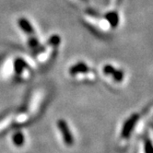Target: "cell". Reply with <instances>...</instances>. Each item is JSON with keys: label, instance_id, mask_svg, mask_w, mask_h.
<instances>
[{"label": "cell", "instance_id": "cell-5", "mask_svg": "<svg viewBox=\"0 0 153 153\" xmlns=\"http://www.w3.org/2000/svg\"><path fill=\"white\" fill-rule=\"evenodd\" d=\"M144 152L145 153H153V145L149 139H145L144 141Z\"/></svg>", "mask_w": 153, "mask_h": 153}, {"label": "cell", "instance_id": "cell-2", "mask_svg": "<svg viewBox=\"0 0 153 153\" xmlns=\"http://www.w3.org/2000/svg\"><path fill=\"white\" fill-rule=\"evenodd\" d=\"M103 73L108 75V76H112L113 79L115 82H121L124 79V73L121 70H117L114 67H112L111 65H106L103 68Z\"/></svg>", "mask_w": 153, "mask_h": 153}, {"label": "cell", "instance_id": "cell-3", "mask_svg": "<svg viewBox=\"0 0 153 153\" xmlns=\"http://www.w3.org/2000/svg\"><path fill=\"white\" fill-rule=\"evenodd\" d=\"M105 19L109 22L111 27L113 28H115L118 23H119V17L117 15V13L114 12V11H111L106 14V17H105Z\"/></svg>", "mask_w": 153, "mask_h": 153}, {"label": "cell", "instance_id": "cell-1", "mask_svg": "<svg viewBox=\"0 0 153 153\" xmlns=\"http://www.w3.org/2000/svg\"><path fill=\"white\" fill-rule=\"evenodd\" d=\"M137 120H138V116L136 114H133L132 116H130L126 123L123 126V128L121 130V136L123 138H125L126 140H127V138L129 137L130 133L132 132V130L134 129L136 124L137 123Z\"/></svg>", "mask_w": 153, "mask_h": 153}, {"label": "cell", "instance_id": "cell-4", "mask_svg": "<svg viewBox=\"0 0 153 153\" xmlns=\"http://www.w3.org/2000/svg\"><path fill=\"white\" fill-rule=\"evenodd\" d=\"M60 129L63 132L65 141L67 142L68 145H71L72 142H73V139H72V137H71V134L69 132L68 128L67 127V126H65V124L64 122H60Z\"/></svg>", "mask_w": 153, "mask_h": 153}, {"label": "cell", "instance_id": "cell-6", "mask_svg": "<svg viewBox=\"0 0 153 153\" xmlns=\"http://www.w3.org/2000/svg\"><path fill=\"white\" fill-rule=\"evenodd\" d=\"M15 138H16V140H15V144H18V145H19L20 143H21V141H22V139H23V137L21 136V135H16V137H15Z\"/></svg>", "mask_w": 153, "mask_h": 153}]
</instances>
